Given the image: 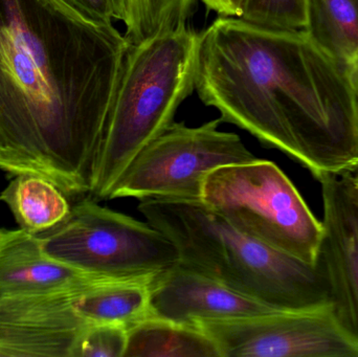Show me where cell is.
Segmentation results:
<instances>
[{
	"mask_svg": "<svg viewBox=\"0 0 358 357\" xmlns=\"http://www.w3.org/2000/svg\"><path fill=\"white\" fill-rule=\"evenodd\" d=\"M80 16L94 22L113 24L115 22L110 0H58Z\"/></svg>",
	"mask_w": 358,
	"mask_h": 357,
	"instance_id": "d6986e66",
	"label": "cell"
},
{
	"mask_svg": "<svg viewBox=\"0 0 358 357\" xmlns=\"http://www.w3.org/2000/svg\"><path fill=\"white\" fill-rule=\"evenodd\" d=\"M307 31L351 77L358 73V0H307Z\"/></svg>",
	"mask_w": 358,
	"mask_h": 357,
	"instance_id": "9a60e30c",
	"label": "cell"
},
{
	"mask_svg": "<svg viewBox=\"0 0 358 357\" xmlns=\"http://www.w3.org/2000/svg\"><path fill=\"white\" fill-rule=\"evenodd\" d=\"M38 236L52 259L96 278H152L179 262L178 247L163 232L92 198Z\"/></svg>",
	"mask_w": 358,
	"mask_h": 357,
	"instance_id": "8992f818",
	"label": "cell"
},
{
	"mask_svg": "<svg viewBox=\"0 0 358 357\" xmlns=\"http://www.w3.org/2000/svg\"><path fill=\"white\" fill-rule=\"evenodd\" d=\"M195 325L215 342L221 357H358V340L332 303Z\"/></svg>",
	"mask_w": 358,
	"mask_h": 357,
	"instance_id": "ba28073f",
	"label": "cell"
},
{
	"mask_svg": "<svg viewBox=\"0 0 358 357\" xmlns=\"http://www.w3.org/2000/svg\"><path fill=\"white\" fill-rule=\"evenodd\" d=\"M319 182L324 234L317 262L336 316L358 340V196L347 174H327Z\"/></svg>",
	"mask_w": 358,
	"mask_h": 357,
	"instance_id": "30bf717a",
	"label": "cell"
},
{
	"mask_svg": "<svg viewBox=\"0 0 358 357\" xmlns=\"http://www.w3.org/2000/svg\"><path fill=\"white\" fill-rule=\"evenodd\" d=\"M84 289L0 301V357H73L90 325L75 307Z\"/></svg>",
	"mask_w": 358,
	"mask_h": 357,
	"instance_id": "9c48e42d",
	"label": "cell"
},
{
	"mask_svg": "<svg viewBox=\"0 0 358 357\" xmlns=\"http://www.w3.org/2000/svg\"><path fill=\"white\" fill-rule=\"evenodd\" d=\"M353 81H355V86H357V90H358V73L357 75H353Z\"/></svg>",
	"mask_w": 358,
	"mask_h": 357,
	"instance_id": "603a6c76",
	"label": "cell"
},
{
	"mask_svg": "<svg viewBox=\"0 0 358 357\" xmlns=\"http://www.w3.org/2000/svg\"><path fill=\"white\" fill-rule=\"evenodd\" d=\"M20 228L34 235L52 230L71 210L67 195L36 174H18L0 194Z\"/></svg>",
	"mask_w": 358,
	"mask_h": 357,
	"instance_id": "2e32d148",
	"label": "cell"
},
{
	"mask_svg": "<svg viewBox=\"0 0 358 357\" xmlns=\"http://www.w3.org/2000/svg\"><path fill=\"white\" fill-rule=\"evenodd\" d=\"M240 18L271 29L306 31L307 0H244Z\"/></svg>",
	"mask_w": 358,
	"mask_h": 357,
	"instance_id": "e0dca14e",
	"label": "cell"
},
{
	"mask_svg": "<svg viewBox=\"0 0 358 357\" xmlns=\"http://www.w3.org/2000/svg\"><path fill=\"white\" fill-rule=\"evenodd\" d=\"M115 21L124 22L126 18V0H110Z\"/></svg>",
	"mask_w": 358,
	"mask_h": 357,
	"instance_id": "44dd1931",
	"label": "cell"
},
{
	"mask_svg": "<svg viewBox=\"0 0 358 357\" xmlns=\"http://www.w3.org/2000/svg\"><path fill=\"white\" fill-rule=\"evenodd\" d=\"M199 33L185 24L130 45L94 161L88 196L109 199L136 155L174 123L195 90Z\"/></svg>",
	"mask_w": 358,
	"mask_h": 357,
	"instance_id": "277c9868",
	"label": "cell"
},
{
	"mask_svg": "<svg viewBox=\"0 0 358 357\" xmlns=\"http://www.w3.org/2000/svg\"><path fill=\"white\" fill-rule=\"evenodd\" d=\"M277 312L236 293L218 281L180 262L153 277L149 312L155 318L181 324L233 320Z\"/></svg>",
	"mask_w": 358,
	"mask_h": 357,
	"instance_id": "8fae6325",
	"label": "cell"
},
{
	"mask_svg": "<svg viewBox=\"0 0 358 357\" xmlns=\"http://www.w3.org/2000/svg\"><path fill=\"white\" fill-rule=\"evenodd\" d=\"M100 280L57 261L43 251L38 235L0 228V301L77 291Z\"/></svg>",
	"mask_w": 358,
	"mask_h": 357,
	"instance_id": "7c38bea8",
	"label": "cell"
},
{
	"mask_svg": "<svg viewBox=\"0 0 358 357\" xmlns=\"http://www.w3.org/2000/svg\"><path fill=\"white\" fill-rule=\"evenodd\" d=\"M347 175H348L349 180H350L351 184L355 188L358 196V172L357 173L347 174Z\"/></svg>",
	"mask_w": 358,
	"mask_h": 357,
	"instance_id": "7402d4cb",
	"label": "cell"
},
{
	"mask_svg": "<svg viewBox=\"0 0 358 357\" xmlns=\"http://www.w3.org/2000/svg\"><path fill=\"white\" fill-rule=\"evenodd\" d=\"M206 8L223 17H241L244 0H201Z\"/></svg>",
	"mask_w": 358,
	"mask_h": 357,
	"instance_id": "ffe728a7",
	"label": "cell"
},
{
	"mask_svg": "<svg viewBox=\"0 0 358 357\" xmlns=\"http://www.w3.org/2000/svg\"><path fill=\"white\" fill-rule=\"evenodd\" d=\"M195 90L206 106L308 169L358 172V90L307 31L220 16L199 33Z\"/></svg>",
	"mask_w": 358,
	"mask_h": 357,
	"instance_id": "7a4b0ae2",
	"label": "cell"
},
{
	"mask_svg": "<svg viewBox=\"0 0 358 357\" xmlns=\"http://www.w3.org/2000/svg\"><path fill=\"white\" fill-rule=\"evenodd\" d=\"M152 279L98 281L76 297V309L90 324H115L129 328L150 316Z\"/></svg>",
	"mask_w": 358,
	"mask_h": 357,
	"instance_id": "4fadbf2b",
	"label": "cell"
},
{
	"mask_svg": "<svg viewBox=\"0 0 358 357\" xmlns=\"http://www.w3.org/2000/svg\"><path fill=\"white\" fill-rule=\"evenodd\" d=\"M124 357H221L198 326L147 316L128 328Z\"/></svg>",
	"mask_w": 358,
	"mask_h": 357,
	"instance_id": "5bb4252c",
	"label": "cell"
},
{
	"mask_svg": "<svg viewBox=\"0 0 358 357\" xmlns=\"http://www.w3.org/2000/svg\"><path fill=\"white\" fill-rule=\"evenodd\" d=\"M202 203L257 240L307 263H317L323 224L273 161L256 159L210 172Z\"/></svg>",
	"mask_w": 358,
	"mask_h": 357,
	"instance_id": "5b68a950",
	"label": "cell"
},
{
	"mask_svg": "<svg viewBox=\"0 0 358 357\" xmlns=\"http://www.w3.org/2000/svg\"><path fill=\"white\" fill-rule=\"evenodd\" d=\"M138 211L178 247L179 262L282 312L332 303L320 264H310L244 234L202 203L142 199Z\"/></svg>",
	"mask_w": 358,
	"mask_h": 357,
	"instance_id": "3957f363",
	"label": "cell"
},
{
	"mask_svg": "<svg viewBox=\"0 0 358 357\" xmlns=\"http://www.w3.org/2000/svg\"><path fill=\"white\" fill-rule=\"evenodd\" d=\"M221 123L220 117L198 127L174 122L136 155L109 199L201 201L204 180L210 172L257 159L239 136L220 131Z\"/></svg>",
	"mask_w": 358,
	"mask_h": 357,
	"instance_id": "52a82bcc",
	"label": "cell"
},
{
	"mask_svg": "<svg viewBox=\"0 0 358 357\" xmlns=\"http://www.w3.org/2000/svg\"><path fill=\"white\" fill-rule=\"evenodd\" d=\"M127 330L121 325L90 324L78 341L73 357H124Z\"/></svg>",
	"mask_w": 358,
	"mask_h": 357,
	"instance_id": "ac0fdd59",
	"label": "cell"
},
{
	"mask_svg": "<svg viewBox=\"0 0 358 357\" xmlns=\"http://www.w3.org/2000/svg\"><path fill=\"white\" fill-rule=\"evenodd\" d=\"M129 46L58 0H0V169L90 194Z\"/></svg>",
	"mask_w": 358,
	"mask_h": 357,
	"instance_id": "6da1fadb",
	"label": "cell"
}]
</instances>
